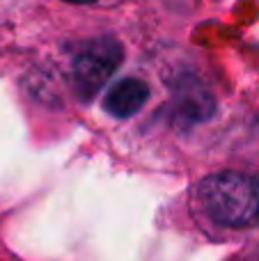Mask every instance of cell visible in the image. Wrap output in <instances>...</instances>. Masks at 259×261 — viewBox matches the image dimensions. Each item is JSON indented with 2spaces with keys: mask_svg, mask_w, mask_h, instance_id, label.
<instances>
[{
  "mask_svg": "<svg viewBox=\"0 0 259 261\" xmlns=\"http://www.w3.org/2000/svg\"><path fill=\"white\" fill-rule=\"evenodd\" d=\"M122 60L124 48L115 37H96L83 44L71 64L76 94L83 101H92L113 78Z\"/></svg>",
  "mask_w": 259,
  "mask_h": 261,
  "instance_id": "obj_2",
  "label": "cell"
},
{
  "mask_svg": "<svg viewBox=\"0 0 259 261\" xmlns=\"http://www.w3.org/2000/svg\"><path fill=\"white\" fill-rule=\"evenodd\" d=\"M200 202L214 222L232 229L259 225V181L243 172H218L200 184Z\"/></svg>",
  "mask_w": 259,
  "mask_h": 261,
  "instance_id": "obj_1",
  "label": "cell"
},
{
  "mask_svg": "<svg viewBox=\"0 0 259 261\" xmlns=\"http://www.w3.org/2000/svg\"><path fill=\"white\" fill-rule=\"evenodd\" d=\"M149 99V85L140 78H122L103 96V108L117 119H128Z\"/></svg>",
  "mask_w": 259,
  "mask_h": 261,
  "instance_id": "obj_4",
  "label": "cell"
},
{
  "mask_svg": "<svg viewBox=\"0 0 259 261\" xmlns=\"http://www.w3.org/2000/svg\"><path fill=\"white\" fill-rule=\"evenodd\" d=\"M64 3H73V5H92L96 0H64Z\"/></svg>",
  "mask_w": 259,
  "mask_h": 261,
  "instance_id": "obj_5",
  "label": "cell"
},
{
  "mask_svg": "<svg viewBox=\"0 0 259 261\" xmlns=\"http://www.w3.org/2000/svg\"><path fill=\"white\" fill-rule=\"evenodd\" d=\"M216 113V99L206 87L197 85L195 81H184L174 90V117L184 126H193L211 119Z\"/></svg>",
  "mask_w": 259,
  "mask_h": 261,
  "instance_id": "obj_3",
  "label": "cell"
}]
</instances>
